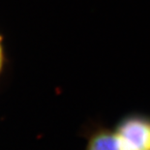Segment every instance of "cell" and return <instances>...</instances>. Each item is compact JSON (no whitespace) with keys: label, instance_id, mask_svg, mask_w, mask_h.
<instances>
[{"label":"cell","instance_id":"6da1fadb","mask_svg":"<svg viewBox=\"0 0 150 150\" xmlns=\"http://www.w3.org/2000/svg\"><path fill=\"white\" fill-rule=\"evenodd\" d=\"M122 150H150V116L130 114L113 130Z\"/></svg>","mask_w":150,"mask_h":150},{"label":"cell","instance_id":"7a4b0ae2","mask_svg":"<svg viewBox=\"0 0 150 150\" xmlns=\"http://www.w3.org/2000/svg\"><path fill=\"white\" fill-rule=\"evenodd\" d=\"M85 150H122L113 131L98 128L89 136Z\"/></svg>","mask_w":150,"mask_h":150},{"label":"cell","instance_id":"3957f363","mask_svg":"<svg viewBox=\"0 0 150 150\" xmlns=\"http://www.w3.org/2000/svg\"><path fill=\"white\" fill-rule=\"evenodd\" d=\"M2 66V50H1V46H0V69Z\"/></svg>","mask_w":150,"mask_h":150}]
</instances>
